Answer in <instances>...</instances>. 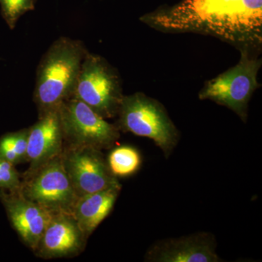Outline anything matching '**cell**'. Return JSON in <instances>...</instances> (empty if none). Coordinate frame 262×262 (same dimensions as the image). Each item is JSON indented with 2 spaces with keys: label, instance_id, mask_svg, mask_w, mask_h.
I'll return each instance as SVG.
<instances>
[{
  "label": "cell",
  "instance_id": "obj_1",
  "mask_svg": "<svg viewBox=\"0 0 262 262\" xmlns=\"http://www.w3.org/2000/svg\"><path fill=\"white\" fill-rule=\"evenodd\" d=\"M141 20L164 32L210 34L241 50L262 42V0H183Z\"/></svg>",
  "mask_w": 262,
  "mask_h": 262
},
{
  "label": "cell",
  "instance_id": "obj_2",
  "mask_svg": "<svg viewBox=\"0 0 262 262\" xmlns=\"http://www.w3.org/2000/svg\"><path fill=\"white\" fill-rule=\"evenodd\" d=\"M88 52L82 41L61 37L43 55L38 65L34 91L39 116L58 110L62 103L72 98Z\"/></svg>",
  "mask_w": 262,
  "mask_h": 262
},
{
  "label": "cell",
  "instance_id": "obj_3",
  "mask_svg": "<svg viewBox=\"0 0 262 262\" xmlns=\"http://www.w3.org/2000/svg\"><path fill=\"white\" fill-rule=\"evenodd\" d=\"M117 115L119 130L151 139L165 157L178 143V131L165 108L144 94L124 96Z\"/></svg>",
  "mask_w": 262,
  "mask_h": 262
},
{
  "label": "cell",
  "instance_id": "obj_4",
  "mask_svg": "<svg viewBox=\"0 0 262 262\" xmlns=\"http://www.w3.org/2000/svg\"><path fill=\"white\" fill-rule=\"evenodd\" d=\"M121 81L102 57L88 52L72 97L77 98L104 119L116 117L122 98Z\"/></svg>",
  "mask_w": 262,
  "mask_h": 262
},
{
  "label": "cell",
  "instance_id": "obj_5",
  "mask_svg": "<svg viewBox=\"0 0 262 262\" xmlns=\"http://www.w3.org/2000/svg\"><path fill=\"white\" fill-rule=\"evenodd\" d=\"M261 64V60L250 56L248 50H241L238 63L206 82L200 99L211 100L230 108L246 120L250 98L260 86L257 75Z\"/></svg>",
  "mask_w": 262,
  "mask_h": 262
},
{
  "label": "cell",
  "instance_id": "obj_6",
  "mask_svg": "<svg viewBox=\"0 0 262 262\" xmlns=\"http://www.w3.org/2000/svg\"><path fill=\"white\" fill-rule=\"evenodd\" d=\"M19 190L52 214L72 213L79 198L62 163L61 155L32 173L24 174Z\"/></svg>",
  "mask_w": 262,
  "mask_h": 262
},
{
  "label": "cell",
  "instance_id": "obj_7",
  "mask_svg": "<svg viewBox=\"0 0 262 262\" xmlns=\"http://www.w3.org/2000/svg\"><path fill=\"white\" fill-rule=\"evenodd\" d=\"M58 112L64 144L102 150L113 147L120 138L117 125L110 124L77 98L72 97L62 103Z\"/></svg>",
  "mask_w": 262,
  "mask_h": 262
},
{
  "label": "cell",
  "instance_id": "obj_8",
  "mask_svg": "<svg viewBox=\"0 0 262 262\" xmlns=\"http://www.w3.org/2000/svg\"><path fill=\"white\" fill-rule=\"evenodd\" d=\"M61 158L78 198L110 188L121 187L101 150L64 144Z\"/></svg>",
  "mask_w": 262,
  "mask_h": 262
},
{
  "label": "cell",
  "instance_id": "obj_9",
  "mask_svg": "<svg viewBox=\"0 0 262 262\" xmlns=\"http://www.w3.org/2000/svg\"><path fill=\"white\" fill-rule=\"evenodd\" d=\"M87 238L72 213H53L34 253L45 259L72 257L83 251Z\"/></svg>",
  "mask_w": 262,
  "mask_h": 262
},
{
  "label": "cell",
  "instance_id": "obj_10",
  "mask_svg": "<svg viewBox=\"0 0 262 262\" xmlns=\"http://www.w3.org/2000/svg\"><path fill=\"white\" fill-rule=\"evenodd\" d=\"M0 201L13 228L24 244L34 251L49 223L52 213L26 198L20 190H0Z\"/></svg>",
  "mask_w": 262,
  "mask_h": 262
},
{
  "label": "cell",
  "instance_id": "obj_11",
  "mask_svg": "<svg viewBox=\"0 0 262 262\" xmlns=\"http://www.w3.org/2000/svg\"><path fill=\"white\" fill-rule=\"evenodd\" d=\"M29 129L26 162L29 167L25 174L32 173L61 155L64 145L58 110L39 115L38 121Z\"/></svg>",
  "mask_w": 262,
  "mask_h": 262
},
{
  "label": "cell",
  "instance_id": "obj_12",
  "mask_svg": "<svg viewBox=\"0 0 262 262\" xmlns=\"http://www.w3.org/2000/svg\"><path fill=\"white\" fill-rule=\"evenodd\" d=\"M146 258L159 262L221 261L213 237L203 233L161 241L150 248Z\"/></svg>",
  "mask_w": 262,
  "mask_h": 262
},
{
  "label": "cell",
  "instance_id": "obj_13",
  "mask_svg": "<svg viewBox=\"0 0 262 262\" xmlns=\"http://www.w3.org/2000/svg\"><path fill=\"white\" fill-rule=\"evenodd\" d=\"M121 187H114L80 196L72 214L88 237L113 209Z\"/></svg>",
  "mask_w": 262,
  "mask_h": 262
},
{
  "label": "cell",
  "instance_id": "obj_14",
  "mask_svg": "<svg viewBox=\"0 0 262 262\" xmlns=\"http://www.w3.org/2000/svg\"><path fill=\"white\" fill-rule=\"evenodd\" d=\"M108 167L116 177L133 175L140 168L141 158L137 149L130 146H121L112 150L107 158Z\"/></svg>",
  "mask_w": 262,
  "mask_h": 262
},
{
  "label": "cell",
  "instance_id": "obj_15",
  "mask_svg": "<svg viewBox=\"0 0 262 262\" xmlns=\"http://www.w3.org/2000/svg\"><path fill=\"white\" fill-rule=\"evenodd\" d=\"M29 128L7 133L0 137V158L13 165L27 161Z\"/></svg>",
  "mask_w": 262,
  "mask_h": 262
},
{
  "label": "cell",
  "instance_id": "obj_16",
  "mask_svg": "<svg viewBox=\"0 0 262 262\" xmlns=\"http://www.w3.org/2000/svg\"><path fill=\"white\" fill-rule=\"evenodd\" d=\"M36 0H0L1 15L10 29H14L22 15L32 11Z\"/></svg>",
  "mask_w": 262,
  "mask_h": 262
},
{
  "label": "cell",
  "instance_id": "obj_17",
  "mask_svg": "<svg viewBox=\"0 0 262 262\" xmlns=\"http://www.w3.org/2000/svg\"><path fill=\"white\" fill-rule=\"evenodd\" d=\"M20 173L15 165L0 158V190H19L21 185Z\"/></svg>",
  "mask_w": 262,
  "mask_h": 262
},
{
  "label": "cell",
  "instance_id": "obj_18",
  "mask_svg": "<svg viewBox=\"0 0 262 262\" xmlns=\"http://www.w3.org/2000/svg\"><path fill=\"white\" fill-rule=\"evenodd\" d=\"M36 2H37V0H36Z\"/></svg>",
  "mask_w": 262,
  "mask_h": 262
}]
</instances>
